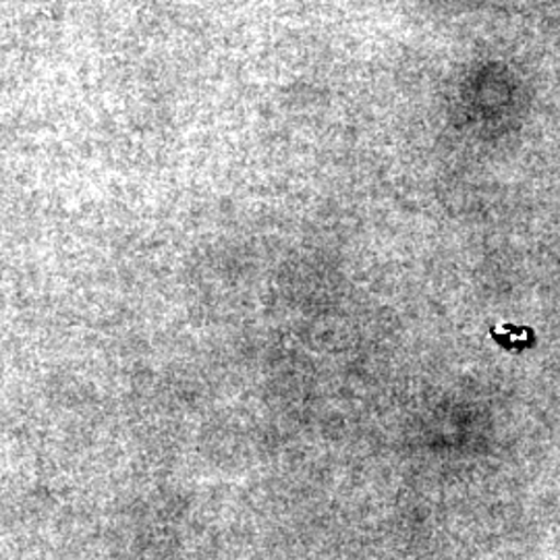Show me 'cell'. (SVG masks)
<instances>
[{"label":"cell","instance_id":"cell-1","mask_svg":"<svg viewBox=\"0 0 560 560\" xmlns=\"http://www.w3.org/2000/svg\"><path fill=\"white\" fill-rule=\"evenodd\" d=\"M494 339L501 342L506 349H520L532 340V330L527 328H517L513 324H502L494 330Z\"/></svg>","mask_w":560,"mask_h":560}]
</instances>
